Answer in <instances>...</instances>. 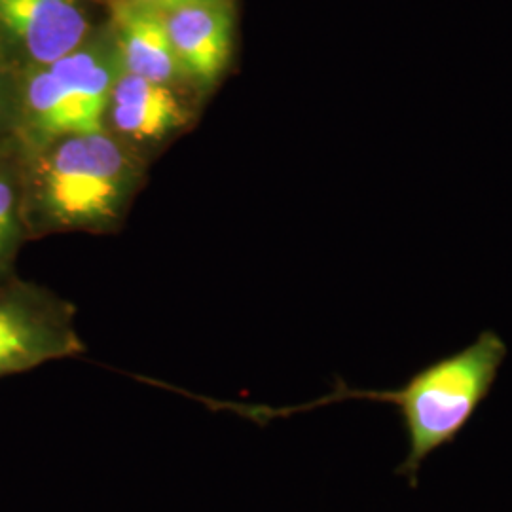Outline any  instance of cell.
I'll return each instance as SVG.
<instances>
[{"label": "cell", "instance_id": "277c9868", "mask_svg": "<svg viewBox=\"0 0 512 512\" xmlns=\"http://www.w3.org/2000/svg\"><path fill=\"white\" fill-rule=\"evenodd\" d=\"M165 25L184 76L211 88L234 48V12L226 0H194L165 12Z\"/></svg>", "mask_w": 512, "mask_h": 512}, {"label": "cell", "instance_id": "7a4b0ae2", "mask_svg": "<svg viewBox=\"0 0 512 512\" xmlns=\"http://www.w3.org/2000/svg\"><path fill=\"white\" fill-rule=\"evenodd\" d=\"M505 359V344L484 332L469 348L429 366L401 391L374 395L399 404L410 433V465L456 435Z\"/></svg>", "mask_w": 512, "mask_h": 512}, {"label": "cell", "instance_id": "ba28073f", "mask_svg": "<svg viewBox=\"0 0 512 512\" xmlns=\"http://www.w3.org/2000/svg\"><path fill=\"white\" fill-rule=\"evenodd\" d=\"M107 116L120 135L139 143L164 141L188 122V110L171 86L124 71L114 84Z\"/></svg>", "mask_w": 512, "mask_h": 512}, {"label": "cell", "instance_id": "3957f363", "mask_svg": "<svg viewBox=\"0 0 512 512\" xmlns=\"http://www.w3.org/2000/svg\"><path fill=\"white\" fill-rule=\"evenodd\" d=\"M84 351L69 302L31 283H0V378Z\"/></svg>", "mask_w": 512, "mask_h": 512}, {"label": "cell", "instance_id": "8992f818", "mask_svg": "<svg viewBox=\"0 0 512 512\" xmlns=\"http://www.w3.org/2000/svg\"><path fill=\"white\" fill-rule=\"evenodd\" d=\"M48 69L73 105L80 135L105 131L110 95L122 74L114 38H88L74 52L48 65Z\"/></svg>", "mask_w": 512, "mask_h": 512}, {"label": "cell", "instance_id": "8fae6325", "mask_svg": "<svg viewBox=\"0 0 512 512\" xmlns=\"http://www.w3.org/2000/svg\"><path fill=\"white\" fill-rule=\"evenodd\" d=\"M129 2H135V4H141V6H147L152 10H158V12H169V10H175L183 4L188 2H194V0H129Z\"/></svg>", "mask_w": 512, "mask_h": 512}, {"label": "cell", "instance_id": "52a82bcc", "mask_svg": "<svg viewBox=\"0 0 512 512\" xmlns=\"http://www.w3.org/2000/svg\"><path fill=\"white\" fill-rule=\"evenodd\" d=\"M112 38L124 73L171 86L184 71L167 33L164 12L118 0L112 14Z\"/></svg>", "mask_w": 512, "mask_h": 512}, {"label": "cell", "instance_id": "6da1fadb", "mask_svg": "<svg viewBox=\"0 0 512 512\" xmlns=\"http://www.w3.org/2000/svg\"><path fill=\"white\" fill-rule=\"evenodd\" d=\"M141 181V165L107 131L50 143L33 171L38 213L59 230H107L122 219Z\"/></svg>", "mask_w": 512, "mask_h": 512}, {"label": "cell", "instance_id": "5b68a950", "mask_svg": "<svg viewBox=\"0 0 512 512\" xmlns=\"http://www.w3.org/2000/svg\"><path fill=\"white\" fill-rule=\"evenodd\" d=\"M0 29L48 67L90 38V19L82 0H0Z\"/></svg>", "mask_w": 512, "mask_h": 512}, {"label": "cell", "instance_id": "9c48e42d", "mask_svg": "<svg viewBox=\"0 0 512 512\" xmlns=\"http://www.w3.org/2000/svg\"><path fill=\"white\" fill-rule=\"evenodd\" d=\"M23 109L31 133L46 145L80 135L73 105L48 67H35L27 76Z\"/></svg>", "mask_w": 512, "mask_h": 512}, {"label": "cell", "instance_id": "30bf717a", "mask_svg": "<svg viewBox=\"0 0 512 512\" xmlns=\"http://www.w3.org/2000/svg\"><path fill=\"white\" fill-rule=\"evenodd\" d=\"M21 243V200L14 171L0 164V283L8 281Z\"/></svg>", "mask_w": 512, "mask_h": 512}]
</instances>
